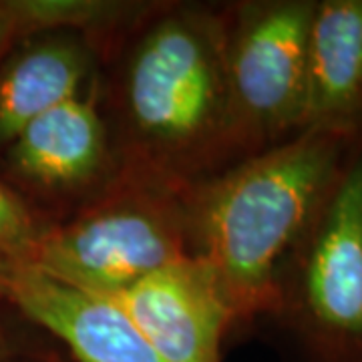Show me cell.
Here are the masks:
<instances>
[{"label": "cell", "instance_id": "obj_1", "mask_svg": "<svg viewBox=\"0 0 362 362\" xmlns=\"http://www.w3.org/2000/svg\"><path fill=\"white\" fill-rule=\"evenodd\" d=\"M101 107L125 173L185 194L246 159L221 6L151 2L105 49Z\"/></svg>", "mask_w": 362, "mask_h": 362}, {"label": "cell", "instance_id": "obj_2", "mask_svg": "<svg viewBox=\"0 0 362 362\" xmlns=\"http://www.w3.org/2000/svg\"><path fill=\"white\" fill-rule=\"evenodd\" d=\"M358 135L308 127L185 192L187 254L214 278L235 330H258L276 278Z\"/></svg>", "mask_w": 362, "mask_h": 362}, {"label": "cell", "instance_id": "obj_3", "mask_svg": "<svg viewBox=\"0 0 362 362\" xmlns=\"http://www.w3.org/2000/svg\"><path fill=\"white\" fill-rule=\"evenodd\" d=\"M258 330L284 362H362V135L280 266Z\"/></svg>", "mask_w": 362, "mask_h": 362}, {"label": "cell", "instance_id": "obj_4", "mask_svg": "<svg viewBox=\"0 0 362 362\" xmlns=\"http://www.w3.org/2000/svg\"><path fill=\"white\" fill-rule=\"evenodd\" d=\"M185 256V194L121 171L89 204L45 228L28 268L78 292L115 300Z\"/></svg>", "mask_w": 362, "mask_h": 362}, {"label": "cell", "instance_id": "obj_5", "mask_svg": "<svg viewBox=\"0 0 362 362\" xmlns=\"http://www.w3.org/2000/svg\"><path fill=\"white\" fill-rule=\"evenodd\" d=\"M314 4L316 0H242L221 6L228 89L246 157L306 129Z\"/></svg>", "mask_w": 362, "mask_h": 362}, {"label": "cell", "instance_id": "obj_6", "mask_svg": "<svg viewBox=\"0 0 362 362\" xmlns=\"http://www.w3.org/2000/svg\"><path fill=\"white\" fill-rule=\"evenodd\" d=\"M2 151L13 189L47 221L89 204L121 173L101 81L28 123Z\"/></svg>", "mask_w": 362, "mask_h": 362}, {"label": "cell", "instance_id": "obj_7", "mask_svg": "<svg viewBox=\"0 0 362 362\" xmlns=\"http://www.w3.org/2000/svg\"><path fill=\"white\" fill-rule=\"evenodd\" d=\"M109 302L169 362H221L223 338L235 330L214 278L189 256Z\"/></svg>", "mask_w": 362, "mask_h": 362}, {"label": "cell", "instance_id": "obj_8", "mask_svg": "<svg viewBox=\"0 0 362 362\" xmlns=\"http://www.w3.org/2000/svg\"><path fill=\"white\" fill-rule=\"evenodd\" d=\"M2 302L63 344L73 362H169L113 302L73 290L28 266H13Z\"/></svg>", "mask_w": 362, "mask_h": 362}, {"label": "cell", "instance_id": "obj_9", "mask_svg": "<svg viewBox=\"0 0 362 362\" xmlns=\"http://www.w3.org/2000/svg\"><path fill=\"white\" fill-rule=\"evenodd\" d=\"M99 42L78 30H47L0 57V149L40 115L101 81Z\"/></svg>", "mask_w": 362, "mask_h": 362}, {"label": "cell", "instance_id": "obj_10", "mask_svg": "<svg viewBox=\"0 0 362 362\" xmlns=\"http://www.w3.org/2000/svg\"><path fill=\"white\" fill-rule=\"evenodd\" d=\"M306 78V129L362 135V0H316Z\"/></svg>", "mask_w": 362, "mask_h": 362}, {"label": "cell", "instance_id": "obj_11", "mask_svg": "<svg viewBox=\"0 0 362 362\" xmlns=\"http://www.w3.org/2000/svg\"><path fill=\"white\" fill-rule=\"evenodd\" d=\"M49 223L0 180V256L16 266H28Z\"/></svg>", "mask_w": 362, "mask_h": 362}, {"label": "cell", "instance_id": "obj_12", "mask_svg": "<svg viewBox=\"0 0 362 362\" xmlns=\"http://www.w3.org/2000/svg\"><path fill=\"white\" fill-rule=\"evenodd\" d=\"M11 362H73L69 356H65L63 352H59L52 346L47 344H37V342H30L26 344L25 349L21 350Z\"/></svg>", "mask_w": 362, "mask_h": 362}, {"label": "cell", "instance_id": "obj_13", "mask_svg": "<svg viewBox=\"0 0 362 362\" xmlns=\"http://www.w3.org/2000/svg\"><path fill=\"white\" fill-rule=\"evenodd\" d=\"M28 344V340L13 334L6 324L0 320V362H11Z\"/></svg>", "mask_w": 362, "mask_h": 362}, {"label": "cell", "instance_id": "obj_14", "mask_svg": "<svg viewBox=\"0 0 362 362\" xmlns=\"http://www.w3.org/2000/svg\"><path fill=\"white\" fill-rule=\"evenodd\" d=\"M13 45H14L13 37H11V30H8V26H6L4 13H2V6H0V57L8 51Z\"/></svg>", "mask_w": 362, "mask_h": 362}, {"label": "cell", "instance_id": "obj_15", "mask_svg": "<svg viewBox=\"0 0 362 362\" xmlns=\"http://www.w3.org/2000/svg\"><path fill=\"white\" fill-rule=\"evenodd\" d=\"M13 262H8V259L4 258V256H0V302H2V292H4V284H6V278H8V274L13 270Z\"/></svg>", "mask_w": 362, "mask_h": 362}]
</instances>
